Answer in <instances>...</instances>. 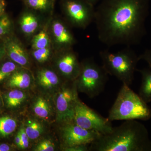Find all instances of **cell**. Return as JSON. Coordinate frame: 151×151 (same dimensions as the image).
I'll return each mask as SVG.
<instances>
[{
	"label": "cell",
	"instance_id": "cell-1",
	"mask_svg": "<svg viewBox=\"0 0 151 151\" xmlns=\"http://www.w3.org/2000/svg\"><path fill=\"white\" fill-rule=\"evenodd\" d=\"M149 0H101L94 21L98 39L108 47L138 44L146 33Z\"/></svg>",
	"mask_w": 151,
	"mask_h": 151
},
{
	"label": "cell",
	"instance_id": "cell-2",
	"mask_svg": "<svg viewBox=\"0 0 151 151\" xmlns=\"http://www.w3.org/2000/svg\"><path fill=\"white\" fill-rule=\"evenodd\" d=\"M91 151H151L148 131L137 120H127L89 145Z\"/></svg>",
	"mask_w": 151,
	"mask_h": 151
},
{
	"label": "cell",
	"instance_id": "cell-3",
	"mask_svg": "<svg viewBox=\"0 0 151 151\" xmlns=\"http://www.w3.org/2000/svg\"><path fill=\"white\" fill-rule=\"evenodd\" d=\"M151 118V109L147 103L129 86L123 84L109 111V120L111 122L132 120L147 121Z\"/></svg>",
	"mask_w": 151,
	"mask_h": 151
},
{
	"label": "cell",
	"instance_id": "cell-4",
	"mask_svg": "<svg viewBox=\"0 0 151 151\" xmlns=\"http://www.w3.org/2000/svg\"><path fill=\"white\" fill-rule=\"evenodd\" d=\"M99 55L102 66L108 75L116 77L123 84L132 85L139 60L130 47L115 52L104 50L100 52Z\"/></svg>",
	"mask_w": 151,
	"mask_h": 151
},
{
	"label": "cell",
	"instance_id": "cell-5",
	"mask_svg": "<svg viewBox=\"0 0 151 151\" xmlns=\"http://www.w3.org/2000/svg\"><path fill=\"white\" fill-rule=\"evenodd\" d=\"M108 78L103 66L94 59L89 58L81 63L80 72L74 81L78 91L92 98L103 92Z\"/></svg>",
	"mask_w": 151,
	"mask_h": 151
},
{
	"label": "cell",
	"instance_id": "cell-6",
	"mask_svg": "<svg viewBox=\"0 0 151 151\" xmlns=\"http://www.w3.org/2000/svg\"><path fill=\"white\" fill-rule=\"evenodd\" d=\"M73 122L84 129L101 134L109 133L113 129L111 122L104 118L78 99L75 105Z\"/></svg>",
	"mask_w": 151,
	"mask_h": 151
},
{
	"label": "cell",
	"instance_id": "cell-7",
	"mask_svg": "<svg viewBox=\"0 0 151 151\" xmlns=\"http://www.w3.org/2000/svg\"><path fill=\"white\" fill-rule=\"evenodd\" d=\"M64 13L73 26L85 28L94 21L95 8L84 0H65Z\"/></svg>",
	"mask_w": 151,
	"mask_h": 151
},
{
	"label": "cell",
	"instance_id": "cell-8",
	"mask_svg": "<svg viewBox=\"0 0 151 151\" xmlns=\"http://www.w3.org/2000/svg\"><path fill=\"white\" fill-rule=\"evenodd\" d=\"M75 81L70 85L65 84L60 88L55 99L57 121L63 124L73 122L75 108L78 100Z\"/></svg>",
	"mask_w": 151,
	"mask_h": 151
},
{
	"label": "cell",
	"instance_id": "cell-9",
	"mask_svg": "<svg viewBox=\"0 0 151 151\" xmlns=\"http://www.w3.org/2000/svg\"><path fill=\"white\" fill-rule=\"evenodd\" d=\"M63 125L61 132L64 147L90 145L102 135L95 131L84 129L74 122Z\"/></svg>",
	"mask_w": 151,
	"mask_h": 151
},
{
	"label": "cell",
	"instance_id": "cell-10",
	"mask_svg": "<svg viewBox=\"0 0 151 151\" xmlns=\"http://www.w3.org/2000/svg\"><path fill=\"white\" fill-rule=\"evenodd\" d=\"M81 65L77 56L70 48L65 49L57 63L60 72L66 79L70 81H74L77 78Z\"/></svg>",
	"mask_w": 151,
	"mask_h": 151
},
{
	"label": "cell",
	"instance_id": "cell-11",
	"mask_svg": "<svg viewBox=\"0 0 151 151\" xmlns=\"http://www.w3.org/2000/svg\"><path fill=\"white\" fill-rule=\"evenodd\" d=\"M3 41L6 55L18 65L22 66L27 65L29 58L27 53L14 34Z\"/></svg>",
	"mask_w": 151,
	"mask_h": 151
},
{
	"label": "cell",
	"instance_id": "cell-12",
	"mask_svg": "<svg viewBox=\"0 0 151 151\" xmlns=\"http://www.w3.org/2000/svg\"><path fill=\"white\" fill-rule=\"evenodd\" d=\"M52 31L57 43L65 49L70 48L74 44L75 39L65 24L58 21L54 22L52 25Z\"/></svg>",
	"mask_w": 151,
	"mask_h": 151
},
{
	"label": "cell",
	"instance_id": "cell-13",
	"mask_svg": "<svg viewBox=\"0 0 151 151\" xmlns=\"http://www.w3.org/2000/svg\"><path fill=\"white\" fill-rule=\"evenodd\" d=\"M37 81L42 88L49 90L54 89L60 84L58 76L54 71L47 69H42L39 71Z\"/></svg>",
	"mask_w": 151,
	"mask_h": 151
},
{
	"label": "cell",
	"instance_id": "cell-14",
	"mask_svg": "<svg viewBox=\"0 0 151 151\" xmlns=\"http://www.w3.org/2000/svg\"><path fill=\"white\" fill-rule=\"evenodd\" d=\"M142 76L139 95L146 103L151 101V69H137Z\"/></svg>",
	"mask_w": 151,
	"mask_h": 151
},
{
	"label": "cell",
	"instance_id": "cell-15",
	"mask_svg": "<svg viewBox=\"0 0 151 151\" xmlns=\"http://www.w3.org/2000/svg\"><path fill=\"white\" fill-rule=\"evenodd\" d=\"M31 78L28 73L23 70H17L9 77L8 84L13 88L24 89L28 88Z\"/></svg>",
	"mask_w": 151,
	"mask_h": 151
},
{
	"label": "cell",
	"instance_id": "cell-16",
	"mask_svg": "<svg viewBox=\"0 0 151 151\" xmlns=\"http://www.w3.org/2000/svg\"><path fill=\"white\" fill-rule=\"evenodd\" d=\"M20 26L22 31L27 35L34 33L38 27V21L32 14L27 13L24 15L20 19Z\"/></svg>",
	"mask_w": 151,
	"mask_h": 151
},
{
	"label": "cell",
	"instance_id": "cell-17",
	"mask_svg": "<svg viewBox=\"0 0 151 151\" xmlns=\"http://www.w3.org/2000/svg\"><path fill=\"white\" fill-rule=\"evenodd\" d=\"M33 110L36 116L41 119H47L51 114L50 105L46 99L42 97L37 98L34 103Z\"/></svg>",
	"mask_w": 151,
	"mask_h": 151
},
{
	"label": "cell",
	"instance_id": "cell-18",
	"mask_svg": "<svg viewBox=\"0 0 151 151\" xmlns=\"http://www.w3.org/2000/svg\"><path fill=\"white\" fill-rule=\"evenodd\" d=\"M14 24L12 19L7 14L0 16V40L13 34Z\"/></svg>",
	"mask_w": 151,
	"mask_h": 151
},
{
	"label": "cell",
	"instance_id": "cell-19",
	"mask_svg": "<svg viewBox=\"0 0 151 151\" xmlns=\"http://www.w3.org/2000/svg\"><path fill=\"white\" fill-rule=\"evenodd\" d=\"M26 97V95L22 91L17 89L12 90L6 96V103L9 108H17L23 103Z\"/></svg>",
	"mask_w": 151,
	"mask_h": 151
},
{
	"label": "cell",
	"instance_id": "cell-20",
	"mask_svg": "<svg viewBox=\"0 0 151 151\" xmlns=\"http://www.w3.org/2000/svg\"><path fill=\"white\" fill-rule=\"evenodd\" d=\"M17 127L15 120L9 116L0 117V136L6 137L14 132Z\"/></svg>",
	"mask_w": 151,
	"mask_h": 151
},
{
	"label": "cell",
	"instance_id": "cell-21",
	"mask_svg": "<svg viewBox=\"0 0 151 151\" xmlns=\"http://www.w3.org/2000/svg\"><path fill=\"white\" fill-rule=\"evenodd\" d=\"M25 130L29 139L35 140L39 137L43 131L42 125L33 120H29L27 123Z\"/></svg>",
	"mask_w": 151,
	"mask_h": 151
},
{
	"label": "cell",
	"instance_id": "cell-22",
	"mask_svg": "<svg viewBox=\"0 0 151 151\" xmlns=\"http://www.w3.org/2000/svg\"><path fill=\"white\" fill-rule=\"evenodd\" d=\"M18 64L12 60H7L0 65V82L9 78L18 70Z\"/></svg>",
	"mask_w": 151,
	"mask_h": 151
},
{
	"label": "cell",
	"instance_id": "cell-23",
	"mask_svg": "<svg viewBox=\"0 0 151 151\" xmlns=\"http://www.w3.org/2000/svg\"><path fill=\"white\" fill-rule=\"evenodd\" d=\"M49 37L46 32L42 31L34 37L32 41V46L34 49L49 47Z\"/></svg>",
	"mask_w": 151,
	"mask_h": 151
},
{
	"label": "cell",
	"instance_id": "cell-24",
	"mask_svg": "<svg viewBox=\"0 0 151 151\" xmlns=\"http://www.w3.org/2000/svg\"><path fill=\"white\" fill-rule=\"evenodd\" d=\"M28 5L34 9L44 11L50 6V0H26Z\"/></svg>",
	"mask_w": 151,
	"mask_h": 151
},
{
	"label": "cell",
	"instance_id": "cell-25",
	"mask_svg": "<svg viewBox=\"0 0 151 151\" xmlns=\"http://www.w3.org/2000/svg\"><path fill=\"white\" fill-rule=\"evenodd\" d=\"M50 50L49 47L34 50L33 55L35 59L39 63H44L48 59L50 56Z\"/></svg>",
	"mask_w": 151,
	"mask_h": 151
},
{
	"label": "cell",
	"instance_id": "cell-26",
	"mask_svg": "<svg viewBox=\"0 0 151 151\" xmlns=\"http://www.w3.org/2000/svg\"><path fill=\"white\" fill-rule=\"evenodd\" d=\"M54 150V144L51 141L48 140L40 142L35 149V151H53Z\"/></svg>",
	"mask_w": 151,
	"mask_h": 151
},
{
	"label": "cell",
	"instance_id": "cell-27",
	"mask_svg": "<svg viewBox=\"0 0 151 151\" xmlns=\"http://www.w3.org/2000/svg\"><path fill=\"white\" fill-rule=\"evenodd\" d=\"M21 138V145L20 148L26 149L27 148L29 145V138L27 136L24 127H23L19 131Z\"/></svg>",
	"mask_w": 151,
	"mask_h": 151
},
{
	"label": "cell",
	"instance_id": "cell-28",
	"mask_svg": "<svg viewBox=\"0 0 151 151\" xmlns=\"http://www.w3.org/2000/svg\"><path fill=\"white\" fill-rule=\"evenodd\" d=\"M139 60L145 61L151 68V49L146 50L142 54L139 55Z\"/></svg>",
	"mask_w": 151,
	"mask_h": 151
},
{
	"label": "cell",
	"instance_id": "cell-29",
	"mask_svg": "<svg viewBox=\"0 0 151 151\" xmlns=\"http://www.w3.org/2000/svg\"><path fill=\"white\" fill-rule=\"evenodd\" d=\"M6 56L5 49L4 41L0 40V61Z\"/></svg>",
	"mask_w": 151,
	"mask_h": 151
},
{
	"label": "cell",
	"instance_id": "cell-30",
	"mask_svg": "<svg viewBox=\"0 0 151 151\" xmlns=\"http://www.w3.org/2000/svg\"><path fill=\"white\" fill-rule=\"evenodd\" d=\"M6 3L4 0H0V16L6 13Z\"/></svg>",
	"mask_w": 151,
	"mask_h": 151
},
{
	"label": "cell",
	"instance_id": "cell-31",
	"mask_svg": "<svg viewBox=\"0 0 151 151\" xmlns=\"http://www.w3.org/2000/svg\"><path fill=\"white\" fill-rule=\"evenodd\" d=\"M15 143L17 146L20 148L21 145V138L20 133L19 131L18 132L17 134L15 137Z\"/></svg>",
	"mask_w": 151,
	"mask_h": 151
},
{
	"label": "cell",
	"instance_id": "cell-32",
	"mask_svg": "<svg viewBox=\"0 0 151 151\" xmlns=\"http://www.w3.org/2000/svg\"><path fill=\"white\" fill-rule=\"evenodd\" d=\"M10 150V147L7 144L0 145V151H9Z\"/></svg>",
	"mask_w": 151,
	"mask_h": 151
},
{
	"label": "cell",
	"instance_id": "cell-33",
	"mask_svg": "<svg viewBox=\"0 0 151 151\" xmlns=\"http://www.w3.org/2000/svg\"><path fill=\"white\" fill-rule=\"evenodd\" d=\"M87 2L91 4L92 5L95 6V5L97 4V3L100 2L101 0H84Z\"/></svg>",
	"mask_w": 151,
	"mask_h": 151
},
{
	"label": "cell",
	"instance_id": "cell-34",
	"mask_svg": "<svg viewBox=\"0 0 151 151\" xmlns=\"http://www.w3.org/2000/svg\"><path fill=\"white\" fill-rule=\"evenodd\" d=\"M0 106H1V101H0Z\"/></svg>",
	"mask_w": 151,
	"mask_h": 151
}]
</instances>
